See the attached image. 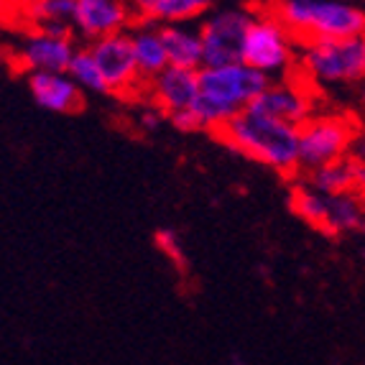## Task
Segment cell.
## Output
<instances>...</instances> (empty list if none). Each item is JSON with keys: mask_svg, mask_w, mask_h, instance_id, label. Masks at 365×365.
Listing matches in <instances>:
<instances>
[{"mask_svg": "<svg viewBox=\"0 0 365 365\" xmlns=\"http://www.w3.org/2000/svg\"><path fill=\"white\" fill-rule=\"evenodd\" d=\"M164 120H166V115L156 108V105H151V103L140 110V115H138L140 130H146V133H153V130H158Z\"/></svg>", "mask_w": 365, "mask_h": 365, "instance_id": "obj_21", "label": "cell"}, {"mask_svg": "<svg viewBox=\"0 0 365 365\" xmlns=\"http://www.w3.org/2000/svg\"><path fill=\"white\" fill-rule=\"evenodd\" d=\"M92 56L98 59L103 77L108 82L110 95L118 98H133L138 92H146V82L140 79L138 67H135L133 46H130L128 31L113 34V36L98 38L87 43Z\"/></svg>", "mask_w": 365, "mask_h": 365, "instance_id": "obj_9", "label": "cell"}, {"mask_svg": "<svg viewBox=\"0 0 365 365\" xmlns=\"http://www.w3.org/2000/svg\"><path fill=\"white\" fill-rule=\"evenodd\" d=\"M135 21L128 0H74L72 31L87 43L130 31Z\"/></svg>", "mask_w": 365, "mask_h": 365, "instance_id": "obj_11", "label": "cell"}, {"mask_svg": "<svg viewBox=\"0 0 365 365\" xmlns=\"http://www.w3.org/2000/svg\"><path fill=\"white\" fill-rule=\"evenodd\" d=\"M355 195L365 200V166H358V179H355Z\"/></svg>", "mask_w": 365, "mask_h": 365, "instance_id": "obj_24", "label": "cell"}, {"mask_svg": "<svg viewBox=\"0 0 365 365\" xmlns=\"http://www.w3.org/2000/svg\"><path fill=\"white\" fill-rule=\"evenodd\" d=\"M148 103L156 105L166 118L179 113V110L195 108L197 95H200V69L187 67H166L161 74L146 82Z\"/></svg>", "mask_w": 365, "mask_h": 365, "instance_id": "obj_12", "label": "cell"}, {"mask_svg": "<svg viewBox=\"0 0 365 365\" xmlns=\"http://www.w3.org/2000/svg\"><path fill=\"white\" fill-rule=\"evenodd\" d=\"M299 43L365 34V0H268Z\"/></svg>", "mask_w": 365, "mask_h": 365, "instance_id": "obj_3", "label": "cell"}, {"mask_svg": "<svg viewBox=\"0 0 365 365\" xmlns=\"http://www.w3.org/2000/svg\"><path fill=\"white\" fill-rule=\"evenodd\" d=\"M307 184L314 189L324 192V195H345V192H355V179H358V164L353 158H340L332 164H324L319 169L304 171Z\"/></svg>", "mask_w": 365, "mask_h": 365, "instance_id": "obj_17", "label": "cell"}, {"mask_svg": "<svg viewBox=\"0 0 365 365\" xmlns=\"http://www.w3.org/2000/svg\"><path fill=\"white\" fill-rule=\"evenodd\" d=\"M299 49L302 43L281 24V19L268 8V3L253 6V19L245 29L240 61L266 74L268 79H281L297 72Z\"/></svg>", "mask_w": 365, "mask_h": 365, "instance_id": "obj_5", "label": "cell"}, {"mask_svg": "<svg viewBox=\"0 0 365 365\" xmlns=\"http://www.w3.org/2000/svg\"><path fill=\"white\" fill-rule=\"evenodd\" d=\"M212 3H222V0H212Z\"/></svg>", "mask_w": 365, "mask_h": 365, "instance_id": "obj_27", "label": "cell"}, {"mask_svg": "<svg viewBox=\"0 0 365 365\" xmlns=\"http://www.w3.org/2000/svg\"><path fill=\"white\" fill-rule=\"evenodd\" d=\"M360 125L350 113L317 110L299 128V169L312 171L350 156Z\"/></svg>", "mask_w": 365, "mask_h": 365, "instance_id": "obj_6", "label": "cell"}, {"mask_svg": "<svg viewBox=\"0 0 365 365\" xmlns=\"http://www.w3.org/2000/svg\"><path fill=\"white\" fill-rule=\"evenodd\" d=\"M67 72H69V77L77 82L82 92H92V95H110L108 82H105V77H103V69H100L98 59L92 56L90 46H79Z\"/></svg>", "mask_w": 365, "mask_h": 365, "instance_id": "obj_19", "label": "cell"}, {"mask_svg": "<svg viewBox=\"0 0 365 365\" xmlns=\"http://www.w3.org/2000/svg\"><path fill=\"white\" fill-rule=\"evenodd\" d=\"M166 56L171 67H202V34L200 24H166L161 26Z\"/></svg>", "mask_w": 365, "mask_h": 365, "instance_id": "obj_16", "label": "cell"}, {"mask_svg": "<svg viewBox=\"0 0 365 365\" xmlns=\"http://www.w3.org/2000/svg\"><path fill=\"white\" fill-rule=\"evenodd\" d=\"M138 21L151 24H200L210 11L212 0H128Z\"/></svg>", "mask_w": 365, "mask_h": 365, "instance_id": "obj_14", "label": "cell"}, {"mask_svg": "<svg viewBox=\"0 0 365 365\" xmlns=\"http://www.w3.org/2000/svg\"><path fill=\"white\" fill-rule=\"evenodd\" d=\"M294 74L312 90L358 87L365 82V34L302 43Z\"/></svg>", "mask_w": 365, "mask_h": 365, "instance_id": "obj_4", "label": "cell"}, {"mask_svg": "<svg viewBox=\"0 0 365 365\" xmlns=\"http://www.w3.org/2000/svg\"><path fill=\"white\" fill-rule=\"evenodd\" d=\"M130 46H133L135 67L143 82H151L156 74H161L169 67L164 38H161V26L151 21H135L133 29L128 31Z\"/></svg>", "mask_w": 365, "mask_h": 365, "instance_id": "obj_15", "label": "cell"}, {"mask_svg": "<svg viewBox=\"0 0 365 365\" xmlns=\"http://www.w3.org/2000/svg\"><path fill=\"white\" fill-rule=\"evenodd\" d=\"M153 243H156L158 253H161L171 266L177 268V271H187V266H189L187 250H184L182 235H179L174 227H161V230H156Z\"/></svg>", "mask_w": 365, "mask_h": 365, "instance_id": "obj_20", "label": "cell"}, {"mask_svg": "<svg viewBox=\"0 0 365 365\" xmlns=\"http://www.w3.org/2000/svg\"><path fill=\"white\" fill-rule=\"evenodd\" d=\"M358 103H360V108L365 110V82H360L358 85Z\"/></svg>", "mask_w": 365, "mask_h": 365, "instance_id": "obj_25", "label": "cell"}, {"mask_svg": "<svg viewBox=\"0 0 365 365\" xmlns=\"http://www.w3.org/2000/svg\"><path fill=\"white\" fill-rule=\"evenodd\" d=\"M248 110L263 118H271L276 123H287L294 128H302L317 113V90H312L297 74L271 79L266 90L250 103Z\"/></svg>", "mask_w": 365, "mask_h": 365, "instance_id": "obj_8", "label": "cell"}, {"mask_svg": "<svg viewBox=\"0 0 365 365\" xmlns=\"http://www.w3.org/2000/svg\"><path fill=\"white\" fill-rule=\"evenodd\" d=\"M253 19V6H232L210 11L200 21L202 34V67H220L240 61L243 54V38Z\"/></svg>", "mask_w": 365, "mask_h": 365, "instance_id": "obj_7", "label": "cell"}, {"mask_svg": "<svg viewBox=\"0 0 365 365\" xmlns=\"http://www.w3.org/2000/svg\"><path fill=\"white\" fill-rule=\"evenodd\" d=\"M36 0H0V13H8V16H19L24 19V13L34 6Z\"/></svg>", "mask_w": 365, "mask_h": 365, "instance_id": "obj_22", "label": "cell"}, {"mask_svg": "<svg viewBox=\"0 0 365 365\" xmlns=\"http://www.w3.org/2000/svg\"><path fill=\"white\" fill-rule=\"evenodd\" d=\"M77 36L72 31L29 29L19 46L16 61L29 72H67L77 54Z\"/></svg>", "mask_w": 365, "mask_h": 365, "instance_id": "obj_10", "label": "cell"}, {"mask_svg": "<svg viewBox=\"0 0 365 365\" xmlns=\"http://www.w3.org/2000/svg\"><path fill=\"white\" fill-rule=\"evenodd\" d=\"M31 100L46 113H74L85 103V92L69 72H29L26 74Z\"/></svg>", "mask_w": 365, "mask_h": 365, "instance_id": "obj_13", "label": "cell"}, {"mask_svg": "<svg viewBox=\"0 0 365 365\" xmlns=\"http://www.w3.org/2000/svg\"><path fill=\"white\" fill-rule=\"evenodd\" d=\"M230 151L263 164L279 174H297L299 169V128L243 110L215 130Z\"/></svg>", "mask_w": 365, "mask_h": 365, "instance_id": "obj_1", "label": "cell"}, {"mask_svg": "<svg viewBox=\"0 0 365 365\" xmlns=\"http://www.w3.org/2000/svg\"><path fill=\"white\" fill-rule=\"evenodd\" d=\"M230 365H248V363H245V358H240V355H230Z\"/></svg>", "mask_w": 365, "mask_h": 365, "instance_id": "obj_26", "label": "cell"}, {"mask_svg": "<svg viewBox=\"0 0 365 365\" xmlns=\"http://www.w3.org/2000/svg\"><path fill=\"white\" fill-rule=\"evenodd\" d=\"M271 79L245 61L220 64V67H200V95L195 113L202 130H217L230 118L250 108V103L268 87Z\"/></svg>", "mask_w": 365, "mask_h": 365, "instance_id": "obj_2", "label": "cell"}, {"mask_svg": "<svg viewBox=\"0 0 365 365\" xmlns=\"http://www.w3.org/2000/svg\"><path fill=\"white\" fill-rule=\"evenodd\" d=\"M21 21H26L29 29L72 31L74 0H36V3L24 13V19Z\"/></svg>", "mask_w": 365, "mask_h": 365, "instance_id": "obj_18", "label": "cell"}, {"mask_svg": "<svg viewBox=\"0 0 365 365\" xmlns=\"http://www.w3.org/2000/svg\"><path fill=\"white\" fill-rule=\"evenodd\" d=\"M350 158H353L358 166H365V130L363 128L358 130L353 146H350Z\"/></svg>", "mask_w": 365, "mask_h": 365, "instance_id": "obj_23", "label": "cell"}]
</instances>
